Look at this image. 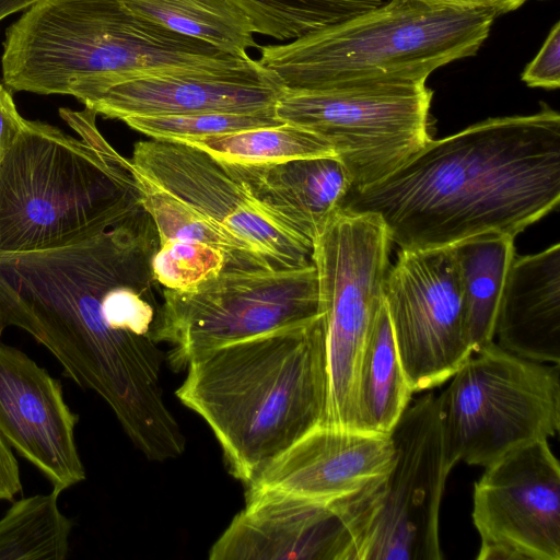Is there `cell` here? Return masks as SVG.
Masks as SVG:
<instances>
[{
  "instance_id": "1f68e13d",
  "label": "cell",
  "mask_w": 560,
  "mask_h": 560,
  "mask_svg": "<svg viewBox=\"0 0 560 560\" xmlns=\"http://www.w3.org/2000/svg\"><path fill=\"white\" fill-rule=\"evenodd\" d=\"M22 491L18 460L0 434V500H12Z\"/></svg>"
},
{
  "instance_id": "7402d4cb",
  "label": "cell",
  "mask_w": 560,
  "mask_h": 560,
  "mask_svg": "<svg viewBox=\"0 0 560 560\" xmlns=\"http://www.w3.org/2000/svg\"><path fill=\"white\" fill-rule=\"evenodd\" d=\"M514 238L508 234L485 233L453 245L472 351L493 341L499 302L516 255Z\"/></svg>"
},
{
  "instance_id": "5b68a950",
  "label": "cell",
  "mask_w": 560,
  "mask_h": 560,
  "mask_svg": "<svg viewBox=\"0 0 560 560\" xmlns=\"http://www.w3.org/2000/svg\"><path fill=\"white\" fill-rule=\"evenodd\" d=\"M245 60L176 33L122 0H37L5 32L3 83L36 94H81L125 77L229 70Z\"/></svg>"
},
{
  "instance_id": "83f0119b",
  "label": "cell",
  "mask_w": 560,
  "mask_h": 560,
  "mask_svg": "<svg viewBox=\"0 0 560 560\" xmlns=\"http://www.w3.org/2000/svg\"><path fill=\"white\" fill-rule=\"evenodd\" d=\"M122 121L151 139L178 142L283 124L273 113H199L129 117Z\"/></svg>"
},
{
  "instance_id": "d6986e66",
  "label": "cell",
  "mask_w": 560,
  "mask_h": 560,
  "mask_svg": "<svg viewBox=\"0 0 560 560\" xmlns=\"http://www.w3.org/2000/svg\"><path fill=\"white\" fill-rule=\"evenodd\" d=\"M223 164L255 199L312 244L352 189V178L336 155Z\"/></svg>"
},
{
  "instance_id": "6da1fadb",
  "label": "cell",
  "mask_w": 560,
  "mask_h": 560,
  "mask_svg": "<svg viewBox=\"0 0 560 560\" xmlns=\"http://www.w3.org/2000/svg\"><path fill=\"white\" fill-rule=\"evenodd\" d=\"M154 222L141 202L81 242L0 255V334L28 332L78 385L94 390L122 430L162 421L163 352L156 339L162 291L152 257Z\"/></svg>"
},
{
  "instance_id": "f546056e",
  "label": "cell",
  "mask_w": 560,
  "mask_h": 560,
  "mask_svg": "<svg viewBox=\"0 0 560 560\" xmlns=\"http://www.w3.org/2000/svg\"><path fill=\"white\" fill-rule=\"evenodd\" d=\"M521 78L532 88L552 90L560 86V22L551 27L539 51L525 67Z\"/></svg>"
},
{
  "instance_id": "3957f363",
  "label": "cell",
  "mask_w": 560,
  "mask_h": 560,
  "mask_svg": "<svg viewBox=\"0 0 560 560\" xmlns=\"http://www.w3.org/2000/svg\"><path fill=\"white\" fill-rule=\"evenodd\" d=\"M218 440L233 477L247 485L271 459L325 421L328 374L323 314L209 351L175 392Z\"/></svg>"
},
{
  "instance_id": "2e32d148",
  "label": "cell",
  "mask_w": 560,
  "mask_h": 560,
  "mask_svg": "<svg viewBox=\"0 0 560 560\" xmlns=\"http://www.w3.org/2000/svg\"><path fill=\"white\" fill-rule=\"evenodd\" d=\"M78 421L60 383L24 352L0 342V434L58 492L85 479L74 441Z\"/></svg>"
},
{
  "instance_id": "7c38bea8",
  "label": "cell",
  "mask_w": 560,
  "mask_h": 560,
  "mask_svg": "<svg viewBox=\"0 0 560 560\" xmlns=\"http://www.w3.org/2000/svg\"><path fill=\"white\" fill-rule=\"evenodd\" d=\"M384 302L413 393L441 385L472 353L453 246L400 249L386 276Z\"/></svg>"
},
{
  "instance_id": "5bb4252c",
  "label": "cell",
  "mask_w": 560,
  "mask_h": 560,
  "mask_svg": "<svg viewBox=\"0 0 560 560\" xmlns=\"http://www.w3.org/2000/svg\"><path fill=\"white\" fill-rule=\"evenodd\" d=\"M474 486L478 560H560V465L547 440L485 467Z\"/></svg>"
},
{
  "instance_id": "44dd1931",
  "label": "cell",
  "mask_w": 560,
  "mask_h": 560,
  "mask_svg": "<svg viewBox=\"0 0 560 560\" xmlns=\"http://www.w3.org/2000/svg\"><path fill=\"white\" fill-rule=\"evenodd\" d=\"M412 393L383 302L371 324L361 358L355 430L389 434L408 407Z\"/></svg>"
},
{
  "instance_id": "cb8c5ba5",
  "label": "cell",
  "mask_w": 560,
  "mask_h": 560,
  "mask_svg": "<svg viewBox=\"0 0 560 560\" xmlns=\"http://www.w3.org/2000/svg\"><path fill=\"white\" fill-rule=\"evenodd\" d=\"M135 172L141 190L142 205L154 222L159 243L168 241L201 242L223 252L228 258L230 270H276L264 256L249 245L155 187L136 168Z\"/></svg>"
},
{
  "instance_id": "9a60e30c",
  "label": "cell",
  "mask_w": 560,
  "mask_h": 560,
  "mask_svg": "<svg viewBox=\"0 0 560 560\" xmlns=\"http://www.w3.org/2000/svg\"><path fill=\"white\" fill-rule=\"evenodd\" d=\"M285 89L258 59L229 70H177L125 77L78 100L97 115L124 120L199 113H273Z\"/></svg>"
},
{
  "instance_id": "484cf974",
  "label": "cell",
  "mask_w": 560,
  "mask_h": 560,
  "mask_svg": "<svg viewBox=\"0 0 560 560\" xmlns=\"http://www.w3.org/2000/svg\"><path fill=\"white\" fill-rule=\"evenodd\" d=\"M182 142L199 148L220 161L237 164H273L336 155L327 140L288 122Z\"/></svg>"
},
{
  "instance_id": "7a4b0ae2",
  "label": "cell",
  "mask_w": 560,
  "mask_h": 560,
  "mask_svg": "<svg viewBox=\"0 0 560 560\" xmlns=\"http://www.w3.org/2000/svg\"><path fill=\"white\" fill-rule=\"evenodd\" d=\"M559 203L560 115L542 103L430 139L387 176L351 189L341 208L378 215L400 249H429L485 233L515 237Z\"/></svg>"
},
{
  "instance_id": "e0dca14e",
  "label": "cell",
  "mask_w": 560,
  "mask_h": 560,
  "mask_svg": "<svg viewBox=\"0 0 560 560\" xmlns=\"http://www.w3.org/2000/svg\"><path fill=\"white\" fill-rule=\"evenodd\" d=\"M211 560H352V540L329 504L275 491H246L210 548Z\"/></svg>"
},
{
  "instance_id": "4dcf8cb0",
  "label": "cell",
  "mask_w": 560,
  "mask_h": 560,
  "mask_svg": "<svg viewBox=\"0 0 560 560\" xmlns=\"http://www.w3.org/2000/svg\"><path fill=\"white\" fill-rule=\"evenodd\" d=\"M24 119L9 90L0 83V161L19 135Z\"/></svg>"
},
{
  "instance_id": "f1b7e54d",
  "label": "cell",
  "mask_w": 560,
  "mask_h": 560,
  "mask_svg": "<svg viewBox=\"0 0 560 560\" xmlns=\"http://www.w3.org/2000/svg\"><path fill=\"white\" fill-rule=\"evenodd\" d=\"M226 270L230 269L224 253L201 242L159 243L152 257V271L156 282L171 290L196 287Z\"/></svg>"
},
{
  "instance_id": "52a82bcc",
  "label": "cell",
  "mask_w": 560,
  "mask_h": 560,
  "mask_svg": "<svg viewBox=\"0 0 560 560\" xmlns=\"http://www.w3.org/2000/svg\"><path fill=\"white\" fill-rule=\"evenodd\" d=\"M394 464L328 503L352 540V560H441L439 518L446 478L436 397L408 406L389 432Z\"/></svg>"
},
{
  "instance_id": "9c48e42d",
  "label": "cell",
  "mask_w": 560,
  "mask_h": 560,
  "mask_svg": "<svg viewBox=\"0 0 560 560\" xmlns=\"http://www.w3.org/2000/svg\"><path fill=\"white\" fill-rule=\"evenodd\" d=\"M389 247L378 215L342 208L313 243L328 374L323 425L355 430L359 369L371 324L384 302Z\"/></svg>"
},
{
  "instance_id": "ffe728a7",
  "label": "cell",
  "mask_w": 560,
  "mask_h": 560,
  "mask_svg": "<svg viewBox=\"0 0 560 560\" xmlns=\"http://www.w3.org/2000/svg\"><path fill=\"white\" fill-rule=\"evenodd\" d=\"M494 336L518 357L560 363V244L515 255L499 302Z\"/></svg>"
},
{
  "instance_id": "ac0fdd59",
  "label": "cell",
  "mask_w": 560,
  "mask_h": 560,
  "mask_svg": "<svg viewBox=\"0 0 560 560\" xmlns=\"http://www.w3.org/2000/svg\"><path fill=\"white\" fill-rule=\"evenodd\" d=\"M389 434L317 425L266 464L247 490L275 491L319 503L349 495L394 464Z\"/></svg>"
},
{
  "instance_id": "836d02e7",
  "label": "cell",
  "mask_w": 560,
  "mask_h": 560,
  "mask_svg": "<svg viewBox=\"0 0 560 560\" xmlns=\"http://www.w3.org/2000/svg\"><path fill=\"white\" fill-rule=\"evenodd\" d=\"M37 0H0V21L7 16L26 10Z\"/></svg>"
},
{
  "instance_id": "e575fe53",
  "label": "cell",
  "mask_w": 560,
  "mask_h": 560,
  "mask_svg": "<svg viewBox=\"0 0 560 560\" xmlns=\"http://www.w3.org/2000/svg\"><path fill=\"white\" fill-rule=\"evenodd\" d=\"M527 0H495L493 10L497 14H503L518 9Z\"/></svg>"
},
{
  "instance_id": "4316f807",
  "label": "cell",
  "mask_w": 560,
  "mask_h": 560,
  "mask_svg": "<svg viewBox=\"0 0 560 560\" xmlns=\"http://www.w3.org/2000/svg\"><path fill=\"white\" fill-rule=\"evenodd\" d=\"M250 20L255 33L289 40L355 18L386 0H229Z\"/></svg>"
},
{
  "instance_id": "8992f818",
  "label": "cell",
  "mask_w": 560,
  "mask_h": 560,
  "mask_svg": "<svg viewBox=\"0 0 560 560\" xmlns=\"http://www.w3.org/2000/svg\"><path fill=\"white\" fill-rule=\"evenodd\" d=\"M497 15L492 8L389 0L290 43L258 45V61L287 91L427 81L438 68L474 56Z\"/></svg>"
},
{
  "instance_id": "4fadbf2b",
  "label": "cell",
  "mask_w": 560,
  "mask_h": 560,
  "mask_svg": "<svg viewBox=\"0 0 560 560\" xmlns=\"http://www.w3.org/2000/svg\"><path fill=\"white\" fill-rule=\"evenodd\" d=\"M132 166L159 189L249 245L276 270L306 267L313 244L260 203L223 162L177 141L144 140Z\"/></svg>"
},
{
  "instance_id": "d4e9b609",
  "label": "cell",
  "mask_w": 560,
  "mask_h": 560,
  "mask_svg": "<svg viewBox=\"0 0 560 560\" xmlns=\"http://www.w3.org/2000/svg\"><path fill=\"white\" fill-rule=\"evenodd\" d=\"M60 492L14 502L0 520V560H63L71 521L58 508Z\"/></svg>"
},
{
  "instance_id": "ba28073f",
  "label": "cell",
  "mask_w": 560,
  "mask_h": 560,
  "mask_svg": "<svg viewBox=\"0 0 560 560\" xmlns=\"http://www.w3.org/2000/svg\"><path fill=\"white\" fill-rule=\"evenodd\" d=\"M446 464L488 466L560 429V364L518 357L493 341L469 355L436 397Z\"/></svg>"
},
{
  "instance_id": "8fae6325",
  "label": "cell",
  "mask_w": 560,
  "mask_h": 560,
  "mask_svg": "<svg viewBox=\"0 0 560 560\" xmlns=\"http://www.w3.org/2000/svg\"><path fill=\"white\" fill-rule=\"evenodd\" d=\"M425 81L390 80L322 91H287L275 115L334 148L361 189L395 171L431 139Z\"/></svg>"
},
{
  "instance_id": "603a6c76",
  "label": "cell",
  "mask_w": 560,
  "mask_h": 560,
  "mask_svg": "<svg viewBox=\"0 0 560 560\" xmlns=\"http://www.w3.org/2000/svg\"><path fill=\"white\" fill-rule=\"evenodd\" d=\"M133 12L226 54L249 59L257 48L250 20L229 0H122Z\"/></svg>"
},
{
  "instance_id": "30bf717a",
  "label": "cell",
  "mask_w": 560,
  "mask_h": 560,
  "mask_svg": "<svg viewBox=\"0 0 560 560\" xmlns=\"http://www.w3.org/2000/svg\"><path fill=\"white\" fill-rule=\"evenodd\" d=\"M322 315L314 264L282 270H226L185 290L162 289L156 339L184 370L218 348L307 324Z\"/></svg>"
},
{
  "instance_id": "277c9868",
  "label": "cell",
  "mask_w": 560,
  "mask_h": 560,
  "mask_svg": "<svg viewBox=\"0 0 560 560\" xmlns=\"http://www.w3.org/2000/svg\"><path fill=\"white\" fill-rule=\"evenodd\" d=\"M59 114L79 137L24 119L0 161V255L81 242L141 202L135 168L101 133L97 114Z\"/></svg>"
},
{
  "instance_id": "d6a6232c",
  "label": "cell",
  "mask_w": 560,
  "mask_h": 560,
  "mask_svg": "<svg viewBox=\"0 0 560 560\" xmlns=\"http://www.w3.org/2000/svg\"><path fill=\"white\" fill-rule=\"evenodd\" d=\"M430 5H446L460 8H492L495 0H417Z\"/></svg>"
}]
</instances>
